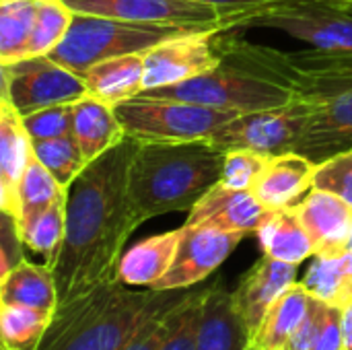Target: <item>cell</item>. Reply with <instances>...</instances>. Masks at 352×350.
Segmentation results:
<instances>
[{
  "mask_svg": "<svg viewBox=\"0 0 352 350\" xmlns=\"http://www.w3.org/2000/svg\"><path fill=\"white\" fill-rule=\"evenodd\" d=\"M200 291V289H198ZM198 291H190V295L186 299H182L179 303L171 305L169 309L157 314L155 318H151L124 347L120 350H161L169 338L177 332V328L184 322V316L192 303V299L196 297Z\"/></svg>",
  "mask_w": 352,
  "mask_h": 350,
  "instance_id": "obj_33",
  "label": "cell"
},
{
  "mask_svg": "<svg viewBox=\"0 0 352 350\" xmlns=\"http://www.w3.org/2000/svg\"><path fill=\"white\" fill-rule=\"evenodd\" d=\"M311 111L301 99L287 105L239 113L217 128L210 140L227 151H250L262 157L297 153V146L309 126Z\"/></svg>",
  "mask_w": 352,
  "mask_h": 350,
  "instance_id": "obj_9",
  "label": "cell"
},
{
  "mask_svg": "<svg viewBox=\"0 0 352 350\" xmlns=\"http://www.w3.org/2000/svg\"><path fill=\"white\" fill-rule=\"evenodd\" d=\"M0 305H21L54 314L58 307V289L52 270L45 264L19 262L0 278Z\"/></svg>",
  "mask_w": 352,
  "mask_h": 350,
  "instance_id": "obj_23",
  "label": "cell"
},
{
  "mask_svg": "<svg viewBox=\"0 0 352 350\" xmlns=\"http://www.w3.org/2000/svg\"><path fill=\"white\" fill-rule=\"evenodd\" d=\"M314 350H344L342 338V309L338 305H326L322 326L316 338Z\"/></svg>",
  "mask_w": 352,
  "mask_h": 350,
  "instance_id": "obj_40",
  "label": "cell"
},
{
  "mask_svg": "<svg viewBox=\"0 0 352 350\" xmlns=\"http://www.w3.org/2000/svg\"><path fill=\"white\" fill-rule=\"evenodd\" d=\"M74 140L91 163L126 138V130L116 113V105L85 95L74 101Z\"/></svg>",
  "mask_w": 352,
  "mask_h": 350,
  "instance_id": "obj_20",
  "label": "cell"
},
{
  "mask_svg": "<svg viewBox=\"0 0 352 350\" xmlns=\"http://www.w3.org/2000/svg\"><path fill=\"white\" fill-rule=\"evenodd\" d=\"M66 202L68 192L56 198L43 212H39L27 227L21 229V237L27 250L45 258V266L50 268L60 252L66 233Z\"/></svg>",
  "mask_w": 352,
  "mask_h": 350,
  "instance_id": "obj_28",
  "label": "cell"
},
{
  "mask_svg": "<svg viewBox=\"0 0 352 350\" xmlns=\"http://www.w3.org/2000/svg\"><path fill=\"white\" fill-rule=\"evenodd\" d=\"M332 2H340V4H349V6H352V0H332Z\"/></svg>",
  "mask_w": 352,
  "mask_h": 350,
  "instance_id": "obj_42",
  "label": "cell"
},
{
  "mask_svg": "<svg viewBox=\"0 0 352 350\" xmlns=\"http://www.w3.org/2000/svg\"><path fill=\"white\" fill-rule=\"evenodd\" d=\"M25 128L31 140H52L62 136H72L74 130V103H60L29 116H23Z\"/></svg>",
  "mask_w": 352,
  "mask_h": 350,
  "instance_id": "obj_34",
  "label": "cell"
},
{
  "mask_svg": "<svg viewBox=\"0 0 352 350\" xmlns=\"http://www.w3.org/2000/svg\"><path fill=\"white\" fill-rule=\"evenodd\" d=\"M33 159V140L23 116L0 99V208L19 219V186Z\"/></svg>",
  "mask_w": 352,
  "mask_h": 350,
  "instance_id": "obj_17",
  "label": "cell"
},
{
  "mask_svg": "<svg viewBox=\"0 0 352 350\" xmlns=\"http://www.w3.org/2000/svg\"><path fill=\"white\" fill-rule=\"evenodd\" d=\"M309 233L316 254H338L349 250L352 233V206L340 196L326 190H309V194L293 206Z\"/></svg>",
  "mask_w": 352,
  "mask_h": 350,
  "instance_id": "obj_18",
  "label": "cell"
},
{
  "mask_svg": "<svg viewBox=\"0 0 352 350\" xmlns=\"http://www.w3.org/2000/svg\"><path fill=\"white\" fill-rule=\"evenodd\" d=\"M314 190L332 192L352 206V149L318 163Z\"/></svg>",
  "mask_w": 352,
  "mask_h": 350,
  "instance_id": "obj_35",
  "label": "cell"
},
{
  "mask_svg": "<svg viewBox=\"0 0 352 350\" xmlns=\"http://www.w3.org/2000/svg\"><path fill=\"white\" fill-rule=\"evenodd\" d=\"M272 210L262 206L250 190L217 184L192 210L186 227H206L231 233H258Z\"/></svg>",
  "mask_w": 352,
  "mask_h": 350,
  "instance_id": "obj_15",
  "label": "cell"
},
{
  "mask_svg": "<svg viewBox=\"0 0 352 350\" xmlns=\"http://www.w3.org/2000/svg\"><path fill=\"white\" fill-rule=\"evenodd\" d=\"M349 250L352 252V233H351V239H349Z\"/></svg>",
  "mask_w": 352,
  "mask_h": 350,
  "instance_id": "obj_43",
  "label": "cell"
},
{
  "mask_svg": "<svg viewBox=\"0 0 352 350\" xmlns=\"http://www.w3.org/2000/svg\"><path fill=\"white\" fill-rule=\"evenodd\" d=\"M64 192L68 190L62 188L56 182V177L33 155L19 186V219H16L19 231L27 227L39 212H43Z\"/></svg>",
  "mask_w": 352,
  "mask_h": 350,
  "instance_id": "obj_30",
  "label": "cell"
},
{
  "mask_svg": "<svg viewBox=\"0 0 352 350\" xmlns=\"http://www.w3.org/2000/svg\"><path fill=\"white\" fill-rule=\"evenodd\" d=\"M332 0H289L243 12L235 29L268 27L309 43L318 52L352 54V12Z\"/></svg>",
  "mask_w": 352,
  "mask_h": 350,
  "instance_id": "obj_8",
  "label": "cell"
},
{
  "mask_svg": "<svg viewBox=\"0 0 352 350\" xmlns=\"http://www.w3.org/2000/svg\"><path fill=\"white\" fill-rule=\"evenodd\" d=\"M74 12L99 14L140 23L210 25L233 31L235 21L248 12L223 10L194 0H64Z\"/></svg>",
  "mask_w": 352,
  "mask_h": 350,
  "instance_id": "obj_12",
  "label": "cell"
},
{
  "mask_svg": "<svg viewBox=\"0 0 352 350\" xmlns=\"http://www.w3.org/2000/svg\"><path fill=\"white\" fill-rule=\"evenodd\" d=\"M223 33L225 64L287 87L311 118L297 146L314 163L352 149V54L280 52Z\"/></svg>",
  "mask_w": 352,
  "mask_h": 350,
  "instance_id": "obj_2",
  "label": "cell"
},
{
  "mask_svg": "<svg viewBox=\"0 0 352 350\" xmlns=\"http://www.w3.org/2000/svg\"><path fill=\"white\" fill-rule=\"evenodd\" d=\"M202 29H214V27L175 25V23H140V21H124V19L74 12L72 25L66 37L47 56L56 60L58 64L82 74L87 68L95 66L101 60L126 56V54H144L146 50L171 37L202 31Z\"/></svg>",
  "mask_w": 352,
  "mask_h": 350,
  "instance_id": "obj_5",
  "label": "cell"
},
{
  "mask_svg": "<svg viewBox=\"0 0 352 350\" xmlns=\"http://www.w3.org/2000/svg\"><path fill=\"white\" fill-rule=\"evenodd\" d=\"M245 233H231L206 227H186L175 254V260L167 274L155 283V291L192 289L208 278L243 241Z\"/></svg>",
  "mask_w": 352,
  "mask_h": 350,
  "instance_id": "obj_13",
  "label": "cell"
},
{
  "mask_svg": "<svg viewBox=\"0 0 352 350\" xmlns=\"http://www.w3.org/2000/svg\"><path fill=\"white\" fill-rule=\"evenodd\" d=\"M39 0H0V64L27 58Z\"/></svg>",
  "mask_w": 352,
  "mask_h": 350,
  "instance_id": "obj_27",
  "label": "cell"
},
{
  "mask_svg": "<svg viewBox=\"0 0 352 350\" xmlns=\"http://www.w3.org/2000/svg\"><path fill=\"white\" fill-rule=\"evenodd\" d=\"M33 155L56 177V182L66 190L82 173V169L89 165V161L85 159L74 136H62V138H52V140H35L33 142Z\"/></svg>",
  "mask_w": 352,
  "mask_h": 350,
  "instance_id": "obj_32",
  "label": "cell"
},
{
  "mask_svg": "<svg viewBox=\"0 0 352 350\" xmlns=\"http://www.w3.org/2000/svg\"><path fill=\"white\" fill-rule=\"evenodd\" d=\"M225 29H202L171 37L144 52V91L171 87L219 68Z\"/></svg>",
  "mask_w": 352,
  "mask_h": 350,
  "instance_id": "obj_11",
  "label": "cell"
},
{
  "mask_svg": "<svg viewBox=\"0 0 352 350\" xmlns=\"http://www.w3.org/2000/svg\"><path fill=\"white\" fill-rule=\"evenodd\" d=\"M194 2H202V4L217 6V8H223V10L243 12V10H256V8H264V6L289 2V0H194Z\"/></svg>",
  "mask_w": 352,
  "mask_h": 350,
  "instance_id": "obj_41",
  "label": "cell"
},
{
  "mask_svg": "<svg viewBox=\"0 0 352 350\" xmlns=\"http://www.w3.org/2000/svg\"><path fill=\"white\" fill-rule=\"evenodd\" d=\"M138 144L126 136L91 161L68 188L66 233L50 266L58 307L118 281L122 250L140 227L130 198V163Z\"/></svg>",
  "mask_w": 352,
  "mask_h": 350,
  "instance_id": "obj_1",
  "label": "cell"
},
{
  "mask_svg": "<svg viewBox=\"0 0 352 350\" xmlns=\"http://www.w3.org/2000/svg\"><path fill=\"white\" fill-rule=\"evenodd\" d=\"M116 113L126 130L140 142H186L210 138L217 128L239 116L198 103L138 95L116 105Z\"/></svg>",
  "mask_w": 352,
  "mask_h": 350,
  "instance_id": "obj_7",
  "label": "cell"
},
{
  "mask_svg": "<svg viewBox=\"0 0 352 350\" xmlns=\"http://www.w3.org/2000/svg\"><path fill=\"white\" fill-rule=\"evenodd\" d=\"M54 314L33 307L0 305L2 350H35Z\"/></svg>",
  "mask_w": 352,
  "mask_h": 350,
  "instance_id": "obj_29",
  "label": "cell"
},
{
  "mask_svg": "<svg viewBox=\"0 0 352 350\" xmlns=\"http://www.w3.org/2000/svg\"><path fill=\"white\" fill-rule=\"evenodd\" d=\"M140 95L177 99V101L198 103L212 109L235 111V113L272 109V107L287 105L295 99V95L287 87L254 76L225 62L219 68L200 74L196 78L171 87L142 91Z\"/></svg>",
  "mask_w": 352,
  "mask_h": 350,
  "instance_id": "obj_6",
  "label": "cell"
},
{
  "mask_svg": "<svg viewBox=\"0 0 352 350\" xmlns=\"http://www.w3.org/2000/svg\"><path fill=\"white\" fill-rule=\"evenodd\" d=\"M74 19V10L64 0H39L35 27L27 47V58L52 54L66 37Z\"/></svg>",
  "mask_w": 352,
  "mask_h": 350,
  "instance_id": "obj_31",
  "label": "cell"
},
{
  "mask_svg": "<svg viewBox=\"0 0 352 350\" xmlns=\"http://www.w3.org/2000/svg\"><path fill=\"white\" fill-rule=\"evenodd\" d=\"M225 151L210 138L140 142L130 163V198L140 225L148 219L192 210L221 184Z\"/></svg>",
  "mask_w": 352,
  "mask_h": 350,
  "instance_id": "obj_4",
  "label": "cell"
},
{
  "mask_svg": "<svg viewBox=\"0 0 352 350\" xmlns=\"http://www.w3.org/2000/svg\"><path fill=\"white\" fill-rule=\"evenodd\" d=\"M206 289H200L196 297L192 299L182 326L177 332L169 338V342L161 350H196V338H198V328H200V318H202V299H204Z\"/></svg>",
  "mask_w": 352,
  "mask_h": 350,
  "instance_id": "obj_37",
  "label": "cell"
},
{
  "mask_svg": "<svg viewBox=\"0 0 352 350\" xmlns=\"http://www.w3.org/2000/svg\"><path fill=\"white\" fill-rule=\"evenodd\" d=\"M309 297L311 295L301 283L289 287L268 309L254 340L250 342V350H287L297 326L307 311Z\"/></svg>",
  "mask_w": 352,
  "mask_h": 350,
  "instance_id": "obj_25",
  "label": "cell"
},
{
  "mask_svg": "<svg viewBox=\"0 0 352 350\" xmlns=\"http://www.w3.org/2000/svg\"><path fill=\"white\" fill-rule=\"evenodd\" d=\"M318 163L301 153L268 157L250 192L268 210L291 208L314 188Z\"/></svg>",
  "mask_w": 352,
  "mask_h": 350,
  "instance_id": "obj_16",
  "label": "cell"
},
{
  "mask_svg": "<svg viewBox=\"0 0 352 350\" xmlns=\"http://www.w3.org/2000/svg\"><path fill=\"white\" fill-rule=\"evenodd\" d=\"M23 237L16 225V219L2 212V250H0V258H2V268H0V278L4 274H8L19 262H23Z\"/></svg>",
  "mask_w": 352,
  "mask_h": 350,
  "instance_id": "obj_39",
  "label": "cell"
},
{
  "mask_svg": "<svg viewBox=\"0 0 352 350\" xmlns=\"http://www.w3.org/2000/svg\"><path fill=\"white\" fill-rule=\"evenodd\" d=\"M182 235H184V227L142 239L136 245H132V250H128L120 260L118 281L130 287L151 289L171 268Z\"/></svg>",
  "mask_w": 352,
  "mask_h": 350,
  "instance_id": "obj_21",
  "label": "cell"
},
{
  "mask_svg": "<svg viewBox=\"0 0 352 350\" xmlns=\"http://www.w3.org/2000/svg\"><path fill=\"white\" fill-rule=\"evenodd\" d=\"M190 295V289L128 291L111 281L56 307L35 350H120L151 318Z\"/></svg>",
  "mask_w": 352,
  "mask_h": 350,
  "instance_id": "obj_3",
  "label": "cell"
},
{
  "mask_svg": "<svg viewBox=\"0 0 352 350\" xmlns=\"http://www.w3.org/2000/svg\"><path fill=\"white\" fill-rule=\"evenodd\" d=\"M297 266L289 262H280L274 258L264 256L258 260L239 281L237 289L233 291L235 307L254 340L262 320L266 318L268 309L280 299V295L295 285ZM250 340V342H252Z\"/></svg>",
  "mask_w": 352,
  "mask_h": 350,
  "instance_id": "obj_14",
  "label": "cell"
},
{
  "mask_svg": "<svg viewBox=\"0 0 352 350\" xmlns=\"http://www.w3.org/2000/svg\"><path fill=\"white\" fill-rule=\"evenodd\" d=\"M256 235L264 256L268 258L299 266L307 258L316 256V245L293 206L272 210Z\"/></svg>",
  "mask_w": 352,
  "mask_h": 350,
  "instance_id": "obj_24",
  "label": "cell"
},
{
  "mask_svg": "<svg viewBox=\"0 0 352 350\" xmlns=\"http://www.w3.org/2000/svg\"><path fill=\"white\" fill-rule=\"evenodd\" d=\"M89 95L118 105L144 91V54H126L97 62L82 72Z\"/></svg>",
  "mask_w": 352,
  "mask_h": 350,
  "instance_id": "obj_22",
  "label": "cell"
},
{
  "mask_svg": "<svg viewBox=\"0 0 352 350\" xmlns=\"http://www.w3.org/2000/svg\"><path fill=\"white\" fill-rule=\"evenodd\" d=\"M301 285L324 303L342 307L352 299V252L316 254Z\"/></svg>",
  "mask_w": 352,
  "mask_h": 350,
  "instance_id": "obj_26",
  "label": "cell"
},
{
  "mask_svg": "<svg viewBox=\"0 0 352 350\" xmlns=\"http://www.w3.org/2000/svg\"><path fill=\"white\" fill-rule=\"evenodd\" d=\"M326 305L328 303H324V301H320L316 297H309L307 311H305L301 324L297 326L287 350H314L320 326H322V318H324V311H326Z\"/></svg>",
  "mask_w": 352,
  "mask_h": 350,
  "instance_id": "obj_38",
  "label": "cell"
},
{
  "mask_svg": "<svg viewBox=\"0 0 352 350\" xmlns=\"http://www.w3.org/2000/svg\"><path fill=\"white\" fill-rule=\"evenodd\" d=\"M250 332L235 307L233 291L221 285L206 289L196 350H250Z\"/></svg>",
  "mask_w": 352,
  "mask_h": 350,
  "instance_id": "obj_19",
  "label": "cell"
},
{
  "mask_svg": "<svg viewBox=\"0 0 352 350\" xmlns=\"http://www.w3.org/2000/svg\"><path fill=\"white\" fill-rule=\"evenodd\" d=\"M0 99L10 101L21 116L60 103H74L89 95L82 74L58 64L50 56H31L0 64Z\"/></svg>",
  "mask_w": 352,
  "mask_h": 350,
  "instance_id": "obj_10",
  "label": "cell"
},
{
  "mask_svg": "<svg viewBox=\"0 0 352 350\" xmlns=\"http://www.w3.org/2000/svg\"><path fill=\"white\" fill-rule=\"evenodd\" d=\"M268 157L250 151H227L221 184L235 190H250Z\"/></svg>",
  "mask_w": 352,
  "mask_h": 350,
  "instance_id": "obj_36",
  "label": "cell"
}]
</instances>
